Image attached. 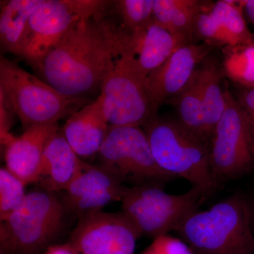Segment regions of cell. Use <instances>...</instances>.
<instances>
[{
  "label": "cell",
  "instance_id": "6da1fadb",
  "mask_svg": "<svg viewBox=\"0 0 254 254\" xmlns=\"http://www.w3.org/2000/svg\"><path fill=\"white\" fill-rule=\"evenodd\" d=\"M108 9L80 20L66 32L33 68L41 79L74 98L100 92L115 58L131 51V33L108 16Z\"/></svg>",
  "mask_w": 254,
  "mask_h": 254
},
{
  "label": "cell",
  "instance_id": "7a4b0ae2",
  "mask_svg": "<svg viewBox=\"0 0 254 254\" xmlns=\"http://www.w3.org/2000/svg\"><path fill=\"white\" fill-rule=\"evenodd\" d=\"M176 232L195 254H254L250 208L240 195L190 214Z\"/></svg>",
  "mask_w": 254,
  "mask_h": 254
},
{
  "label": "cell",
  "instance_id": "3957f363",
  "mask_svg": "<svg viewBox=\"0 0 254 254\" xmlns=\"http://www.w3.org/2000/svg\"><path fill=\"white\" fill-rule=\"evenodd\" d=\"M143 128L155 162L172 177L187 180L205 198L213 193L217 178L210 161V147L179 120L155 118Z\"/></svg>",
  "mask_w": 254,
  "mask_h": 254
},
{
  "label": "cell",
  "instance_id": "277c9868",
  "mask_svg": "<svg viewBox=\"0 0 254 254\" xmlns=\"http://www.w3.org/2000/svg\"><path fill=\"white\" fill-rule=\"evenodd\" d=\"M0 90L4 93L23 131L36 125L58 123L89 104L86 98L62 94L53 87L1 56Z\"/></svg>",
  "mask_w": 254,
  "mask_h": 254
},
{
  "label": "cell",
  "instance_id": "5b68a950",
  "mask_svg": "<svg viewBox=\"0 0 254 254\" xmlns=\"http://www.w3.org/2000/svg\"><path fill=\"white\" fill-rule=\"evenodd\" d=\"M66 209L55 193L37 190L0 224V253L38 254L47 250L63 229Z\"/></svg>",
  "mask_w": 254,
  "mask_h": 254
},
{
  "label": "cell",
  "instance_id": "8992f818",
  "mask_svg": "<svg viewBox=\"0 0 254 254\" xmlns=\"http://www.w3.org/2000/svg\"><path fill=\"white\" fill-rule=\"evenodd\" d=\"M204 198L200 190L193 188L176 195L153 185L128 187L121 201L122 211L142 235L155 239L176 231Z\"/></svg>",
  "mask_w": 254,
  "mask_h": 254
},
{
  "label": "cell",
  "instance_id": "52a82bcc",
  "mask_svg": "<svg viewBox=\"0 0 254 254\" xmlns=\"http://www.w3.org/2000/svg\"><path fill=\"white\" fill-rule=\"evenodd\" d=\"M145 76L129 51L115 58L100 95L110 126H144L156 117L145 88Z\"/></svg>",
  "mask_w": 254,
  "mask_h": 254
},
{
  "label": "cell",
  "instance_id": "ba28073f",
  "mask_svg": "<svg viewBox=\"0 0 254 254\" xmlns=\"http://www.w3.org/2000/svg\"><path fill=\"white\" fill-rule=\"evenodd\" d=\"M100 166L119 181L161 187L175 177L160 168L141 127L110 126L99 153Z\"/></svg>",
  "mask_w": 254,
  "mask_h": 254
},
{
  "label": "cell",
  "instance_id": "9c48e42d",
  "mask_svg": "<svg viewBox=\"0 0 254 254\" xmlns=\"http://www.w3.org/2000/svg\"><path fill=\"white\" fill-rule=\"evenodd\" d=\"M100 0H41L28 22L22 58L34 68L73 25L108 9Z\"/></svg>",
  "mask_w": 254,
  "mask_h": 254
},
{
  "label": "cell",
  "instance_id": "30bf717a",
  "mask_svg": "<svg viewBox=\"0 0 254 254\" xmlns=\"http://www.w3.org/2000/svg\"><path fill=\"white\" fill-rule=\"evenodd\" d=\"M225 94L226 108L210 141V165L217 180L236 178L254 168V142L245 113L230 92Z\"/></svg>",
  "mask_w": 254,
  "mask_h": 254
},
{
  "label": "cell",
  "instance_id": "8fae6325",
  "mask_svg": "<svg viewBox=\"0 0 254 254\" xmlns=\"http://www.w3.org/2000/svg\"><path fill=\"white\" fill-rule=\"evenodd\" d=\"M141 235L123 211L99 210L79 218L68 242L79 254H134Z\"/></svg>",
  "mask_w": 254,
  "mask_h": 254
},
{
  "label": "cell",
  "instance_id": "7c38bea8",
  "mask_svg": "<svg viewBox=\"0 0 254 254\" xmlns=\"http://www.w3.org/2000/svg\"><path fill=\"white\" fill-rule=\"evenodd\" d=\"M213 46L188 43L179 48L160 67L145 79V88L153 113L169 98L178 95L188 85L196 66L206 58Z\"/></svg>",
  "mask_w": 254,
  "mask_h": 254
},
{
  "label": "cell",
  "instance_id": "4fadbf2b",
  "mask_svg": "<svg viewBox=\"0 0 254 254\" xmlns=\"http://www.w3.org/2000/svg\"><path fill=\"white\" fill-rule=\"evenodd\" d=\"M127 188L105 169L84 162L81 171L64 190L63 201L66 210L80 218L110 203L122 201Z\"/></svg>",
  "mask_w": 254,
  "mask_h": 254
},
{
  "label": "cell",
  "instance_id": "5bb4252c",
  "mask_svg": "<svg viewBox=\"0 0 254 254\" xmlns=\"http://www.w3.org/2000/svg\"><path fill=\"white\" fill-rule=\"evenodd\" d=\"M58 123L36 125L4 146L6 168L26 185L36 183L43 153L59 131Z\"/></svg>",
  "mask_w": 254,
  "mask_h": 254
},
{
  "label": "cell",
  "instance_id": "9a60e30c",
  "mask_svg": "<svg viewBox=\"0 0 254 254\" xmlns=\"http://www.w3.org/2000/svg\"><path fill=\"white\" fill-rule=\"evenodd\" d=\"M110 127L99 95L70 116L62 131L76 154L87 158L98 154Z\"/></svg>",
  "mask_w": 254,
  "mask_h": 254
},
{
  "label": "cell",
  "instance_id": "2e32d148",
  "mask_svg": "<svg viewBox=\"0 0 254 254\" xmlns=\"http://www.w3.org/2000/svg\"><path fill=\"white\" fill-rule=\"evenodd\" d=\"M83 164L59 130L45 150L36 183L53 193L65 190L81 171Z\"/></svg>",
  "mask_w": 254,
  "mask_h": 254
},
{
  "label": "cell",
  "instance_id": "e0dca14e",
  "mask_svg": "<svg viewBox=\"0 0 254 254\" xmlns=\"http://www.w3.org/2000/svg\"><path fill=\"white\" fill-rule=\"evenodd\" d=\"M131 53L145 76L160 67L180 47L188 43L152 21L131 32Z\"/></svg>",
  "mask_w": 254,
  "mask_h": 254
},
{
  "label": "cell",
  "instance_id": "ac0fdd59",
  "mask_svg": "<svg viewBox=\"0 0 254 254\" xmlns=\"http://www.w3.org/2000/svg\"><path fill=\"white\" fill-rule=\"evenodd\" d=\"M41 0L1 1L0 42L1 50L22 58L28 22Z\"/></svg>",
  "mask_w": 254,
  "mask_h": 254
},
{
  "label": "cell",
  "instance_id": "d6986e66",
  "mask_svg": "<svg viewBox=\"0 0 254 254\" xmlns=\"http://www.w3.org/2000/svg\"><path fill=\"white\" fill-rule=\"evenodd\" d=\"M203 3L198 0H154L153 21L183 41L191 43L195 19Z\"/></svg>",
  "mask_w": 254,
  "mask_h": 254
},
{
  "label": "cell",
  "instance_id": "ffe728a7",
  "mask_svg": "<svg viewBox=\"0 0 254 254\" xmlns=\"http://www.w3.org/2000/svg\"><path fill=\"white\" fill-rule=\"evenodd\" d=\"M197 76L205 131L210 141L215 127L226 108L225 91L221 88L220 71L213 62H206L200 69H197Z\"/></svg>",
  "mask_w": 254,
  "mask_h": 254
},
{
  "label": "cell",
  "instance_id": "44dd1931",
  "mask_svg": "<svg viewBox=\"0 0 254 254\" xmlns=\"http://www.w3.org/2000/svg\"><path fill=\"white\" fill-rule=\"evenodd\" d=\"M179 113V121L189 131L208 145L205 131L203 107L198 88L197 70L188 85L171 98Z\"/></svg>",
  "mask_w": 254,
  "mask_h": 254
},
{
  "label": "cell",
  "instance_id": "7402d4cb",
  "mask_svg": "<svg viewBox=\"0 0 254 254\" xmlns=\"http://www.w3.org/2000/svg\"><path fill=\"white\" fill-rule=\"evenodd\" d=\"M208 8L214 17L233 38L237 46L254 43L253 35L247 27L243 9L239 2L221 0L208 3Z\"/></svg>",
  "mask_w": 254,
  "mask_h": 254
},
{
  "label": "cell",
  "instance_id": "603a6c76",
  "mask_svg": "<svg viewBox=\"0 0 254 254\" xmlns=\"http://www.w3.org/2000/svg\"><path fill=\"white\" fill-rule=\"evenodd\" d=\"M224 71L228 78L247 87H254V43L226 47Z\"/></svg>",
  "mask_w": 254,
  "mask_h": 254
},
{
  "label": "cell",
  "instance_id": "cb8c5ba5",
  "mask_svg": "<svg viewBox=\"0 0 254 254\" xmlns=\"http://www.w3.org/2000/svg\"><path fill=\"white\" fill-rule=\"evenodd\" d=\"M153 4L154 0H118L113 1V8L120 26L131 33L152 22Z\"/></svg>",
  "mask_w": 254,
  "mask_h": 254
},
{
  "label": "cell",
  "instance_id": "d4e9b609",
  "mask_svg": "<svg viewBox=\"0 0 254 254\" xmlns=\"http://www.w3.org/2000/svg\"><path fill=\"white\" fill-rule=\"evenodd\" d=\"M26 185L6 167L0 169V220L5 221L23 204Z\"/></svg>",
  "mask_w": 254,
  "mask_h": 254
},
{
  "label": "cell",
  "instance_id": "484cf974",
  "mask_svg": "<svg viewBox=\"0 0 254 254\" xmlns=\"http://www.w3.org/2000/svg\"><path fill=\"white\" fill-rule=\"evenodd\" d=\"M194 35L210 46H237L236 42L219 23L208 8V2L203 3L195 19Z\"/></svg>",
  "mask_w": 254,
  "mask_h": 254
},
{
  "label": "cell",
  "instance_id": "4316f807",
  "mask_svg": "<svg viewBox=\"0 0 254 254\" xmlns=\"http://www.w3.org/2000/svg\"><path fill=\"white\" fill-rule=\"evenodd\" d=\"M141 254H195L185 241L170 235L154 239Z\"/></svg>",
  "mask_w": 254,
  "mask_h": 254
},
{
  "label": "cell",
  "instance_id": "83f0119b",
  "mask_svg": "<svg viewBox=\"0 0 254 254\" xmlns=\"http://www.w3.org/2000/svg\"><path fill=\"white\" fill-rule=\"evenodd\" d=\"M14 115H16L11 103L0 90V141L4 146L14 137L10 133Z\"/></svg>",
  "mask_w": 254,
  "mask_h": 254
},
{
  "label": "cell",
  "instance_id": "f1b7e54d",
  "mask_svg": "<svg viewBox=\"0 0 254 254\" xmlns=\"http://www.w3.org/2000/svg\"><path fill=\"white\" fill-rule=\"evenodd\" d=\"M238 101L248 123L254 145V87L247 88L242 92Z\"/></svg>",
  "mask_w": 254,
  "mask_h": 254
},
{
  "label": "cell",
  "instance_id": "f546056e",
  "mask_svg": "<svg viewBox=\"0 0 254 254\" xmlns=\"http://www.w3.org/2000/svg\"><path fill=\"white\" fill-rule=\"evenodd\" d=\"M44 254H79L69 242L64 245H51Z\"/></svg>",
  "mask_w": 254,
  "mask_h": 254
},
{
  "label": "cell",
  "instance_id": "4dcf8cb0",
  "mask_svg": "<svg viewBox=\"0 0 254 254\" xmlns=\"http://www.w3.org/2000/svg\"><path fill=\"white\" fill-rule=\"evenodd\" d=\"M238 2L242 9L245 10L247 17L254 26V0H245L239 1Z\"/></svg>",
  "mask_w": 254,
  "mask_h": 254
},
{
  "label": "cell",
  "instance_id": "1f68e13d",
  "mask_svg": "<svg viewBox=\"0 0 254 254\" xmlns=\"http://www.w3.org/2000/svg\"><path fill=\"white\" fill-rule=\"evenodd\" d=\"M0 254H3L0 253Z\"/></svg>",
  "mask_w": 254,
  "mask_h": 254
}]
</instances>
